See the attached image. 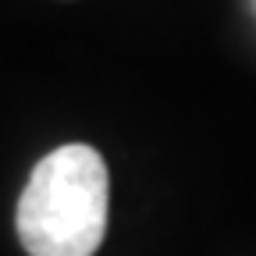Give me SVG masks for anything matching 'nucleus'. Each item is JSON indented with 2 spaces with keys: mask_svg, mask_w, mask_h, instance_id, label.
I'll return each mask as SVG.
<instances>
[{
  "mask_svg": "<svg viewBox=\"0 0 256 256\" xmlns=\"http://www.w3.org/2000/svg\"><path fill=\"white\" fill-rule=\"evenodd\" d=\"M110 178L104 156L68 142L32 168L18 200V238L28 256H92L107 235Z\"/></svg>",
  "mask_w": 256,
  "mask_h": 256,
  "instance_id": "1",
  "label": "nucleus"
}]
</instances>
